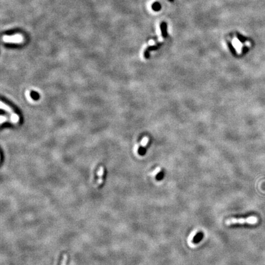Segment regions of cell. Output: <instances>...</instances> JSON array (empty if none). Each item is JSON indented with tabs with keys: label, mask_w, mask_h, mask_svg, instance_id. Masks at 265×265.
Segmentation results:
<instances>
[{
	"label": "cell",
	"mask_w": 265,
	"mask_h": 265,
	"mask_svg": "<svg viewBox=\"0 0 265 265\" xmlns=\"http://www.w3.org/2000/svg\"><path fill=\"white\" fill-rule=\"evenodd\" d=\"M6 120H7V118H6V117H4V116H3V115H1V124L3 123V122H4V121H6Z\"/></svg>",
	"instance_id": "ba28073f"
},
{
	"label": "cell",
	"mask_w": 265,
	"mask_h": 265,
	"mask_svg": "<svg viewBox=\"0 0 265 265\" xmlns=\"http://www.w3.org/2000/svg\"><path fill=\"white\" fill-rule=\"evenodd\" d=\"M67 261H68V256H67V255L65 254L63 255V259H62L61 265H66Z\"/></svg>",
	"instance_id": "52a82bcc"
},
{
	"label": "cell",
	"mask_w": 265,
	"mask_h": 265,
	"mask_svg": "<svg viewBox=\"0 0 265 265\" xmlns=\"http://www.w3.org/2000/svg\"><path fill=\"white\" fill-rule=\"evenodd\" d=\"M3 40L6 43H20L23 41V37L20 35V34H17V35L14 36H4L3 37Z\"/></svg>",
	"instance_id": "7a4b0ae2"
},
{
	"label": "cell",
	"mask_w": 265,
	"mask_h": 265,
	"mask_svg": "<svg viewBox=\"0 0 265 265\" xmlns=\"http://www.w3.org/2000/svg\"><path fill=\"white\" fill-rule=\"evenodd\" d=\"M1 108L2 109H3V110H6V112L9 113L11 114H12L13 113H14L13 112L12 110V109H11V108H9L8 106H7L6 104H4L2 101L1 102Z\"/></svg>",
	"instance_id": "8992f818"
},
{
	"label": "cell",
	"mask_w": 265,
	"mask_h": 265,
	"mask_svg": "<svg viewBox=\"0 0 265 265\" xmlns=\"http://www.w3.org/2000/svg\"><path fill=\"white\" fill-rule=\"evenodd\" d=\"M146 144H147V138H144L142 141L141 144L142 146H145L146 145Z\"/></svg>",
	"instance_id": "9c48e42d"
},
{
	"label": "cell",
	"mask_w": 265,
	"mask_h": 265,
	"mask_svg": "<svg viewBox=\"0 0 265 265\" xmlns=\"http://www.w3.org/2000/svg\"><path fill=\"white\" fill-rule=\"evenodd\" d=\"M203 233L198 232L197 230H194V231L190 235L189 240L192 241L194 243H198L201 241L202 238H203Z\"/></svg>",
	"instance_id": "3957f363"
},
{
	"label": "cell",
	"mask_w": 265,
	"mask_h": 265,
	"mask_svg": "<svg viewBox=\"0 0 265 265\" xmlns=\"http://www.w3.org/2000/svg\"><path fill=\"white\" fill-rule=\"evenodd\" d=\"M152 174L153 176H155L157 179L158 180H161L163 177V172H162L161 171H160V169L159 168H157L154 171H153Z\"/></svg>",
	"instance_id": "5b68a950"
},
{
	"label": "cell",
	"mask_w": 265,
	"mask_h": 265,
	"mask_svg": "<svg viewBox=\"0 0 265 265\" xmlns=\"http://www.w3.org/2000/svg\"><path fill=\"white\" fill-rule=\"evenodd\" d=\"M104 173V168L103 166H100L99 170L97 171V176H98V180L96 185L97 186H100L103 183V175Z\"/></svg>",
	"instance_id": "277c9868"
},
{
	"label": "cell",
	"mask_w": 265,
	"mask_h": 265,
	"mask_svg": "<svg viewBox=\"0 0 265 265\" xmlns=\"http://www.w3.org/2000/svg\"><path fill=\"white\" fill-rule=\"evenodd\" d=\"M258 223V218L254 216H251V217H247V218H241V219H235V218H232L228 219L225 224L227 225H231L233 224H247L250 225H254Z\"/></svg>",
	"instance_id": "6da1fadb"
}]
</instances>
